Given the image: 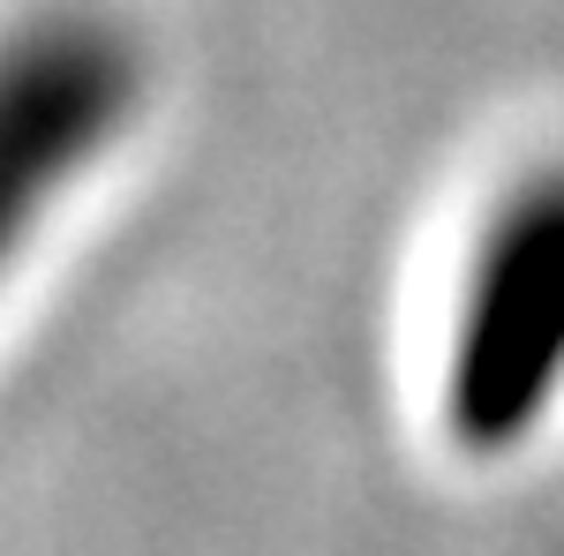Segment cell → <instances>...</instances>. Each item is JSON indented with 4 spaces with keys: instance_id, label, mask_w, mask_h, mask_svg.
Segmentation results:
<instances>
[{
    "instance_id": "cell-2",
    "label": "cell",
    "mask_w": 564,
    "mask_h": 556,
    "mask_svg": "<svg viewBox=\"0 0 564 556\" xmlns=\"http://www.w3.org/2000/svg\"><path fill=\"white\" fill-rule=\"evenodd\" d=\"M143 106V53L121 23L61 8L0 39V279Z\"/></svg>"
},
{
    "instance_id": "cell-1",
    "label": "cell",
    "mask_w": 564,
    "mask_h": 556,
    "mask_svg": "<svg viewBox=\"0 0 564 556\" xmlns=\"http://www.w3.org/2000/svg\"><path fill=\"white\" fill-rule=\"evenodd\" d=\"M564 399V159L527 173L489 211L459 271L436 422L467 459H505Z\"/></svg>"
}]
</instances>
